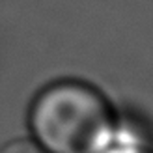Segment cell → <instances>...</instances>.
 <instances>
[{
    "mask_svg": "<svg viewBox=\"0 0 153 153\" xmlns=\"http://www.w3.org/2000/svg\"><path fill=\"white\" fill-rule=\"evenodd\" d=\"M30 125L47 153H101L112 131V112L94 86L62 80L34 101Z\"/></svg>",
    "mask_w": 153,
    "mask_h": 153,
    "instance_id": "1",
    "label": "cell"
},
{
    "mask_svg": "<svg viewBox=\"0 0 153 153\" xmlns=\"http://www.w3.org/2000/svg\"><path fill=\"white\" fill-rule=\"evenodd\" d=\"M0 153H47L45 149H41L37 144L34 142H28V140H17V142H11L0 151Z\"/></svg>",
    "mask_w": 153,
    "mask_h": 153,
    "instance_id": "2",
    "label": "cell"
},
{
    "mask_svg": "<svg viewBox=\"0 0 153 153\" xmlns=\"http://www.w3.org/2000/svg\"><path fill=\"white\" fill-rule=\"evenodd\" d=\"M106 153H153V148L133 144V146H121V148H116V149L106 151Z\"/></svg>",
    "mask_w": 153,
    "mask_h": 153,
    "instance_id": "3",
    "label": "cell"
}]
</instances>
